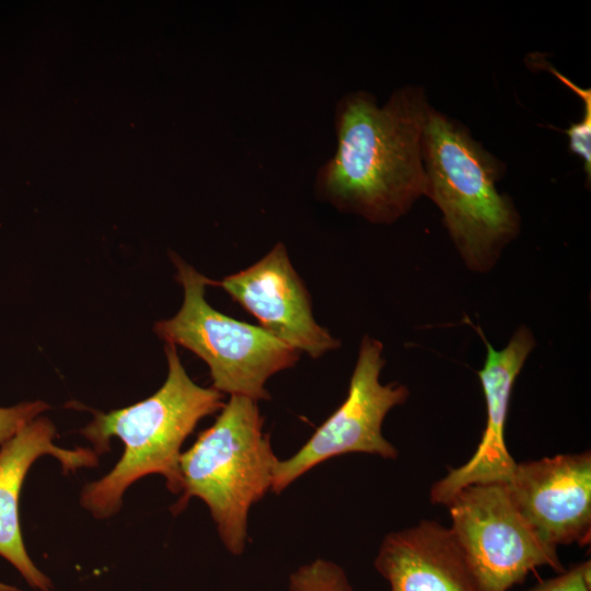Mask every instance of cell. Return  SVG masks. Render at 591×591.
<instances>
[{
    "label": "cell",
    "mask_w": 591,
    "mask_h": 591,
    "mask_svg": "<svg viewBox=\"0 0 591 591\" xmlns=\"http://www.w3.org/2000/svg\"><path fill=\"white\" fill-rule=\"evenodd\" d=\"M48 408L49 405L43 401L0 407V445Z\"/></svg>",
    "instance_id": "9a60e30c"
},
{
    "label": "cell",
    "mask_w": 591,
    "mask_h": 591,
    "mask_svg": "<svg viewBox=\"0 0 591 591\" xmlns=\"http://www.w3.org/2000/svg\"><path fill=\"white\" fill-rule=\"evenodd\" d=\"M374 567L391 591H479L450 528L434 521L387 534Z\"/></svg>",
    "instance_id": "7c38bea8"
},
{
    "label": "cell",
    "mask_w": 591,
    "mask_h": 591,
    "mask_svg": "<svg viewBox=\"0 0 591 591\" xmlns=\"http://www.w3.org/2000/svg\"><path fill=\"white\" fill-rule=\"evenodd\" d=\"M184 290L178 312L154 324V333L165 341L182 346L209 368L218 392L268 401L265 389L274 374L292 368L300 352L260 326L232 318L213 309L205 298L210 279L198 273L175 253H171Z\"/></svg>",
    "instance_id": "5b68a950"
},
{
    "label": "cell",
    "mask_w": 591,
    "mask_h": 591,
    "mask_svg": "<svg viewBox=\"0 0 591 591\" xmlns=\"http://www.w3.org/2000/svg\"><path fill=\"white\" fill-rule=\"evenodd\" d=\"M447 507L479 591H508L541 566L564 571L557 548L536 534L503 484L465 487Z\"/></svg>",
    "instance_id": "8992f818"
},
{
    "label": "cell",
    "mask_w": 591,
    "mask_h": 591,
    "mask_svg": "<svg viewBox=\"0 0 591 591\" xmlns=\"http://www.w3.org/2000/svg\"><path fill=\"white\" fill-rule=\"evenodd\" d=\"M426 197L442 213L443 225L466 268L490 271L519 235L521 219L511 198L496 184L505 165L454 118L428 109L422 134Z\"/></svg>",
    "instance_id": "3957f363"
},
{
    "label": "cell",
    "mask_w": 591,
    "mask_h": 591,
    "mask_svg": "<svg viewBox=\"0 0 591 591\" xmlns=\"http://www.w3.org/2000/svg\"><path fill=\"white\" fill-rule=\"evenodd\" d=\"M515 507L547 544L590 542L591 454H557L517 463L503 484Z\"/></svg>",
    "instance_id": "9c48e42d"
},
{
    "label": "cell",
    "mask_w": 591,
    "mask_h": 591,
    "mask_svg": "<svg viewBox=\"0 0 591 591\" xmlns=\"http://www.w3.org/2000/svg\"><path fill=\"white\" fill-rule=\"evenodd\" d=\"M591 561L577 564L558 576L541 581L528 591H591Z\"/></svg>",
    "instance_id": "2e32d148"
},
{
    "label": "cell",
    "mask_w": 591,
    "mask_h": 591,
    "mask_svg": "<svg viewBox=\"0 0 591 591\" xmlns=\"http://www.w3.org/2000/svg\"><path fill=\"white\" fill-rule=\"evenodd\" d=\"M549 72H552L559 81L573 91L583 102V114L580 120L570 124V126L563 131L568 137L569 151L572 154L578 155L583 162L584 173L588 176V181L591 178V91L590 89H583L570 81L567 77L559 73L556 69L547 66Z\"/></svg>",
    "instance_id": "5bb4252c"
},
{
    "label": "cell",
    "mask_w": 591,
    "mask_h": 591,
    "mask_svg": "<svg viewBox=\"0 0 591 591\" xmlns=\"http://www.w3.org/2000/svg\"><path fill=\"white\" fill-rule=\"evenodd\" d=\"M382 352L380 340L368 335L362 338L345 401L292 456L278 460L274 493L280 494L301 475L335 456L357 452L397 456V450L382 433V425L392 408L407 401L409 391L396 382L381 383L385 364Z\"/></svg>",
    "instance_id": "52a82bcc"
},
{
    "label": "cell",
    "mask_w": 591,
    "mask_h": 591,
    "mask_svg": "<svg viewBox=\"0 0 591 591\" xmlns=\"http://www.w3.org/2000/svg\"><path fill=\"white\" fill-rule=\"evenodd\" d=\"M0 591H22L21 589L0 581Z\"/></svg>",
    "instance_id": "e0dca14e"
},
{
    "label": "cell",
    "mask_w": 591,
    "mask_h": 591,
    "mask_svg": "<svg viewBox=\"0 0 591 591\" xmlns=\"http://www.w3.org/2000/svg\"><path fill=\"white\" fill-rule=\"evenodd\" d=\"M164 351L167 376L155 393L124 408L94 410L93 419L81 430L97 455L109 451L112 438L124 444L115 466L82 488L80 502L97 519L116 514L125 491L147 475L163 476L167 489L181 494L182 445L202 418L224 404L220 392L189 378L175 345L165 344Z\"/></svg>",
    "instance_id": "7a4b0ae2"
},
{
    "label": "cell",
    "mask_w": 591,
    "mask_h": 591,
    "mask_svg": "<svg viewBox=\"0 0 591 591\" xmlns=\"http://www.w3.org/2000/svg\"><path fill=\"white\" fill-rule=\"evenodd\" d=\"M56 437L51 420L38 416L0 445V556L38 591H50L53 582L33 563L23 542L19 498L24 478L34 462L44 455L57 459L65 473L94 467L99 462L92 449L61 448L55 444Z\"/></svg>",
    "instance_id": "8fae6325"
},
{
    "label": "cell",
    "mask_w": 591,
    "mask_h": 591,
    "mask_svg": "<svg viewBox=\"0 0 591 591\" xmlns=\"http://www.w3.org/2000/svg\"><path fill=\"white\" fill-rule=\"evenodd\" d=\"M471 326L487 351L485 363L477 372L486 401V426L472 457L432 485L431 502L444 506L465 487L507 484L512 477L517 462L506 445L505 427L513 384L535 347L534 335L526 325H520L500 350L493 347L479 326Z\"/></svg>",
    "instance_id": "30bf717a"
},
{
    "label": "cell",
    "mask_w": 591,
    "mask_h": 591,
    "mask_svg": "<svg viewBox=\"0 0 591 591\" xmlns=\"http://www.w3.org/2000/svg\"><path fill=\"white\" fill-rule=\"evenodd\" d=\"M209 286L223 289L263 329L300 354L316 359L340 347L316 322L310 293L281 242L250 267L221 280L210 279Z\"/></svg>",
    "instance_id": "ba28073f"
},
{
    "label": "cell",
    "mask_w": 591,
    "mask_h": 591,
    "mask_svg": "<svg viewBox=\"0 0 591 591\" xmlns=\"http://www.w3.org/2000/svg\"><path fill=\"white\" fill-rule=\"evenodd\" d=\"M290 591H352L344 570L326 559L297 569L289 579Z\"/></svg>",
    "instance_id": "4fadbf2b"
},
{
    "label": "cell",
    "mask_w": 591,
    "mask_h": 591,
    "mask_svg": "<svg viewBox=\"0 0 591 591\" xmlns=\"http://www.w3.org/2000/svg\"><path fill=\"white\" fill-rule=\"evenodd\" d=\"M257 403L231 395L215 422L181 453L182 491L171 508L176 514L193 497L201 499L233 555L244 552L248 511L271 490L278 462Z\"/></svg>",
    "instance_id": "277c9868"
},
{
    "label": "cell",
    "mask_w": 591,
    "mask_h": 591,
    "mask_svg": "<svg viewBox=\"0 0 591 591\" xmlns=\"http://www.w3.org/2000/svg\"><path fill=\"white\" fill-rule=\"evenodd\" d=\"M429 107L418 85L395 90L382 106L367 91L345 94L335 108L336 150L317 171L316 196L374 224L404 217L426 196L422 134Z\"/></svg>",
    "instance_id": "6da1fadb"
}]
</instances>
